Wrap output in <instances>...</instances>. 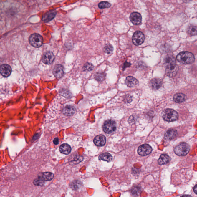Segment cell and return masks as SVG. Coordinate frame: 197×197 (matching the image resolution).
Masks as SVG:
<instances>
[{"label":"cell","mask_w":197,"mask_h":197,"mask_svg":"<svg viewBox=\"0 0 197 197\" xmlns=\"http://www.w3.org/2000/svg\"><path fill=\"white\" fill-rule=\"evenodd\" d=\"M170 160V158L168 155L163 154L160 155L158 160L159 165H164L168 163Z\"/></svg>","instance_id":"cell-19"},{"label":"cell","mask_w":197,"mask_h":197,"mask_svg":"<svg viewBox=\"0 0 197 197\" xmlns=\"http://www.w3.org/2000/svg\"><path fill=\"white\" fill-rule=\"evenodd\" d=\"M150 85L153 90H158L162 85V81L160 79L155 78L151 80L150 82Z\"/></svg>","instance_id":"cell-16"},{"label":"cell","mask_w":197,"mask_h":197,"mask_svg":"<svg viewBox=\"0 0 197 197\" xmlns=\"http://www.w3.org/2000/svg\"><path fill=\"white\" fill-rule=\"evenodd\" d=\"M44 181L43 180L41 176H39L37 178H36L34 181V184L35 185L38 186H42L44 183Z\"/></svg>","instance_id":"cell-27"},{"label":"cell","mask_w":197,"mask_h":197,"mask_svg":"<svg viewBox=\"0 0 197 197\" xmlns=\"http://www.w3.org/2000/svg\"><path fill=\"white\" fill-rule=\"evenodd\" d=\"M130 21L135 25H139L141 23L142 16L141 15L137 12H132L130 16Z\"/></svg>","instance_id":"cell-9"},{"label":"cell","mask_w":197,"mask_h":197,"mask_svg":"<svg viewBox=\"0 0 197 197\" xmlns=\"http://www.w3.org/2000/svg\"><path fill=\"white\" fill-rule=\"evenodd\" d=\"M99 159L107 162H110L112 160V157L109 153H104L99 156Z\"/></svg>","instance_id":"cell-23"},{"label":"cell","mask_w":197,"mask_h":197,"mask_svg":"<svg viewBox=\"0 0 197 197\" xmlns=\"http://www.w3.org/2000/svg\"><path fill=\"white\" fill-rule=\"evenodd\" d=\"M111 6V4L107 1H102L98 4V7L100 9L109 8Z\"/></svg>","instance_id":"cell-28"},{"label":"cell","mask_w":197,"mask_h":197,"mask_svg":"<svg viewBox=\"0 0 197 197\" xmlns=\"http://www.w3.org/2000/svg\"><path fill=\"white\" fill-rule=\"evenodd\" d=\"M44 181H50L52 180L54 177V175L52 173L49 172H46L42 173V175L40 176Z\"/></svg>","instance_id":"cell-24"},{"label":"cell","mask_w":197,"mask_h":197,"mask_svg":"<svg viewBox=\"0 0 197 197\" xmlns=\"http://www.w3.org/2000/svg\"><path fill=\"white\" fill-rule=\"evenodd\" d=\"M131 64L130 63L126 61L125 63L124 64L123 67V68L124 69H125L126 68L130 67L131 66Z\"/></svg>","instance_id":"cell-32"},{"label":"cell","mask_w":197,"mask_h":197,"mask_svg":"<svg viewBox=\"0 0 197 197\" xmlns=\"http://www.w3.org/2000/svg\"><path fill=\"white\" fill-rule=\"evenodd\" d=\"M53 143H54L55 144H56V145H57V144H58L59 143V139L57 138H55L53 140Z\"/></svg>","instance_id":"cell-33"},{"label":"cell","mask_w":197,"mask_h":197,"mask_svg":"<svg viewBox=\"0 0 197 197\" xmlns=\"http://www.w3.org/2000/svg\"><path fill=\"white\" fill-rule=\"evenodd\" d=\"M29 41L30 43L33 47H39L42 46L43 39L42 36L39 34H34L30 36Z\"/></svg>","instance_id":"cell-4"},{"label":"cell","mask_w":197,"mask_h":197,"mask_svg":"<svg viewBox=\"0 0 197 197\" xmlns=\"http://www.w3.org/2000/svg\"><path fill=\"white\" fill-rule=\"evenodd\" d=\"M113 50V47L110 44H108L104 48V51L105 53L108 54L112 53Z\"/></svg>","instance_id":"cell-30"},{"label":"cell","mask_w":197,"mask_h":197,"mask_svg":"<svg viewBox=\"0 0 197 197\" xmlns=\"http://www.w3.org/2000/svg\"><path fill=\"white\" fill-rule=\"evenodd\" d=\"M194 191L196 194H197V184L195 186L194 188Z\"/></svg>","instance_id":"cell-34"},{"label":"cell","mask_w":197,"mask_h":197,"mask_svg":"<svg viewBox=\"0 0 197 197\" xmlns=\"http://www.w3.org/2000/svg\"><path fill=\"white\" fill-rule=\"evenodd\" d=\"M176 59L179 62L183 64H192L195 61L194 55L187 51L180 52L177 56Z\"/></svg>","instance_id":"cell-1"},{"label":"cell","mask_w":197,"mask_h":197,"mask_svg":"<svg viewBox=\"0 0 197 197\" xmlns=\"http://www.w3.org/2000/svg\"><path fill=\"white\" fill-rule=\"evenodd\" d=\"M162 115L164 120L168 122L175 121L178 118V113L172 109H168L164 110Z\"/></svg>","instance_id":"cell-2"},{"label":"cell","mask_w":197,"mask_h":197,"mask_svg":"<svg viewBox=\"0 0 197 197\" xmlns=\"http://www.w3.org/2000/svg\"><path fill=\"white\" fill-rule=\"evenodd\" d=\"M55 59L54 54L51 51H47L44 54L42 61L46 64H51L53 62Z\"/></svg>","instance_id":"cell-8"},{"label":"cell","mask_w":197,"mask_h":197,"mask_svg":"<svg viewBox=\"0 0 197 197\" xmlns=\"http://www.w3.org/2000/svg\"><path fill=\"white\" fill-rule=\"evenodd\" d=\"M190 147L185 143H182L174 148L176 154L179 156H184L187 155L190 150Z\"/></svg>","instance_id":"cell-3"},{"label":"cell","mask_w":197,"mask_h":197,"mask_svg":"<svg viewBox=\"0 0 197 197\" xmlns=\"http://www.w3.org/2000/svg\"><path fill=\"white\" fill-rule=\"evenodd\" d=\"M164 63L166 67H174L176 66V60L171 55H168L164 59Z\"/></svg>","instance_id":"cell-13"},{"label":"cell","mask_w":197,"mask_h":197,"mask_svg":"<svg viewBox=\"0 0 197 197\" xmlns=\"http://www.w3.org/2000/svg\"><path fill=\"white\" fill-rule=\"evenodd\" d=\"M178 135V132L174 129L168 130L164 135V138L166 140H171L174 139Z\"/></svg>","instance_id":"cell-18"},{"label":"cell","mask_w":197,"mask_h":197,"mask_svg":"<svg viewBox=\"0 0 197 197\" xmlns=\"http://www.w3.org/2000/svg\"><path fill=\"white\" fill-rule=\"evenodd\" d=\"M125 84L129 87H133L138 85L139 81L133 76H129L127 77Z\"/></svg>","instance_id":"cell-14"},{"label":"cell","mask_w":197,"mask_h":197,"mask_svg":"<svg viewBox=\"0 0 197 197\" xmlns=\"http://www.w3.org/2000/svg\"><path fill=\"white\" fill-rule=\"evenodd\" d=\"M116 124L114 120H109L104 123L103 130L106 133H111L116 130Z\"/></svg>","instance_id":"cell-5"},{"label":"cell","mask_w":197,"mask_h":197,"mask_svg":"<svg viewBox=\"0 0 197 197\" xmlns=\"http://www.w3.org/2000/svg\"><path fill=\"white\" fill-rule=\"evenodd\" d=\"M75 112V108L74 107L67 106L65 107L64 109L63 112L65 115H73Z\"/></svg>","instance_id":"cell-22"},{"label":"cell","mask_w":197,"mask_h":197,"mask_svg":"<svg viewBox=\"0 0 197 197\" xmlns=\"http://www.w3.org/2000/svg\"><path fill=\"white\" fill-rule=\"evenodd\" d=\"M179 70V67L177 65L174 67H166L165 73L168 76L170 77H174L176 75Z\"/></svg>","instance_id":"cell-17"},{"label":"cell","mask_w":197,"mask_h":197,"mask_svg":"<svg viewBox=\"0 0 197 197\" xmlns=\"http://www.w3.org/2000/svg\"><path fill=\"white\" fill-rule=\"evenodd\" d=\"M188 32L189 34L191 36L197 35V26L194 25H190L188 28Z\"/></svg>","instance_id":"cell-25"},{"label":"cell","mask_w":197,"mask_h":197,"mask_svg":"<svg viewBox=\"0 0 197 197\" xmlns=\"http://www.w3.org/2000/svg\"><path fill=\"white\" fill-rule=\"evenodd\" d=\"M152 151V148L148 144H144L139 147L138 150V153L141 156L149 155Z\"/></svg>","instance_id":"cell-7"},{"label":"cell","mask_w":197,"mask_h":197,"mask_svg":"<svg viewBox=\"0 0 197 197\" xmlns=\"http://www.w3.org/2000/svg\"><path fill=\"white\" fill-rule=\"evenodd\" d=\"M186 99V96L183 93H178L174 95L173 100L176 103H181L185 101Z\"/></svg>","instance_id":"cell-21"},{"label":"cell","mask_w":197,"mask_h":197,"mask_svg":"<svg viewBox=\"0 0 197 197\" xmlns=\"http://www.w3.org/2000/svg\"><path fill=\"white\" fill-rule=\"evenodd\" d=\"M53 73L57 78H61L64 74L63 66L61 64L56 65L53 69Z\"/></svg>","instance_id":"cell-10"},{"label":"cell","mask_w":197,"mask_h":197,"mask_svg":"<svg viewBox=\"0 0 197 197\" xmlns=\"http://www.w3.org/2000/svg\"><path fill=\"white\" fill-rule=\"evenodd\" d=\"M80 186V184L79 183V182H77V181H73L71 183V188L73 189L76 190V189H77L79 188Z\"/></svg>","instance_id":"cell-31"},{"label":"cell","mask_w":197,"mask_h":197,"mask_svg":"<svg viewBox=\"0 0 197 197\" xmlns=\"http://www.w3.org/2000/svg\"><path fill=\"white\" fill-rule=\"evenodd\" d=\"M0 71L2 76L4 77H7L11 75L12 69L9 65L4 64L1 65Z\"/></svg>","instance_id":"cell-12"},{"label":"cell","mask_w":197,"mask_h":197,"mask_svg":"<svg viewBox=\"0 0 197 197\" xmlns=\"http://www.w3.org/2000/svg\"><path fill=\"white\" fill-rule=\"evenodd\" d=\"M94 143L98 146H102L106 144V138L102 135H97L94 139Z\"/></svg>","instance_id":"cell-15"},{"label":"cell","mask_w":197,"mask_h":197,"mask_svg":"<svg viewBox=\"0 0 197 197\" xmlns=\"http://www.w3.org/2000/svg\"><path fill=\"white\" fill-rule=\"evenodd\" d=\"M56 10H51L47 12L43 15L42 17V20L45 22H49L54 18L56 15Z\"/></svg>","instance_id":"cell-11"},{"label":"cell","mask_w":197,"mask_h":197,"mask_svg":"<svg viewBox=\"0 0 197 197\" xmlns=\"http://www.w3.org/2000/svg\"><path fill=\"white\" fill-rule=\"evenodd\" d=\"M94 68V66L92 64L90 63H86L85 65H84L83 69L84 71H92Z\"/></svg>","instance_id":"cell-29"},{"label":"cell","mask_w":197,"mask_h":197,"mask_svg":"<svg viewBox=\"0 0 197 197\" xmlns=\"http://www.w3.org/2000/svg\"><path fill=\"white\" fill-rule=\"evenodd\" d=\"M106 77V74L103 72L96 73L95 75V79L97 81L101 82L105 80Z\"/></svg>","instance_id":"cell-26"},{"label":"cell","mask_w":197,"mask_h":197,"mask_svg":"<svg viewBox=\"0 0 197 197\" xmlns=\"http://www.w3.org/2000/svg\"><path fill=\"white\" fill-rule=\"evenodd\" d=\"M145 39L144 35L142 32L137 31L132 37V42L135 46H139L143 43Z\"/></svg>","instance_id":"cell-6"},{"label":"cell","mask_w":197,"mask_h":197,"mask_svg":"<svg viewBox=\"0 0 197 197\" xmlns=\"http://www.w3.org/2000/svg\"><path fill=\"white\" fill-rule=\"evenodd\" d=\"M181 197H192L191 196L189 195H184L181 196Z\"/></svg>","instance_id":"cell-35"},{"label":"cell","mask_w":197,"mask_h":197,"mask_svg":"<svg viewBox=\"0 0 197 197\" xmlns=\"http://www.w3.org/2000/svg\"><path fill=\"white\" fill-rule=\"evenodd\" d=\"M60 152L62 154H68L71 153V146L67 144H64L60 147Z\"/></svg>","instance_id":"cell-20"}]
</instances>
